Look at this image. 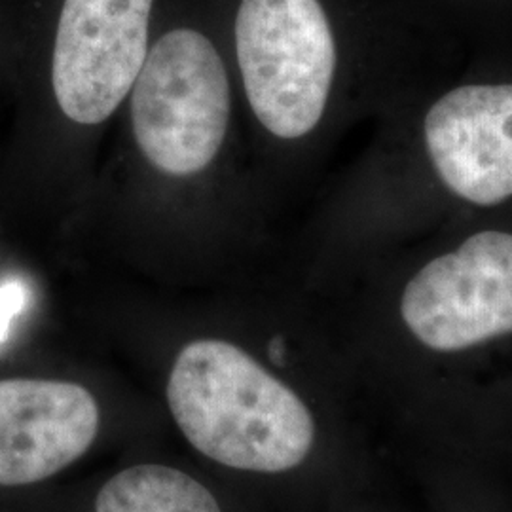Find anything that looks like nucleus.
<instances>
[{"instance_id": "8", "label": "nucleus", "mask_w": 512, "mask_h": 512, "mask_svg": "<svg viewBox=\"0 0 512 512\" xmlns=\"http://www.w3.org/2000/svg\"><path fill=\"white\" fill-rule=\"evenodd\" d=\"M95 512H222L202 482L165 465H135L112 476Z\"/></svg>"}, {"instance_id": "9", "label": "nucleus", "mask_w": 512, "mask_h": 512, "mask_svg": "<svg viewBox=\"0 0 512 512\" xmlns=\"http://www.w3.org/2000/svg\"><path fill=\"white\" fill-rule=\"evenodd\" d=\"M27 302V289L19 281L0 285V342L8 336L10 323Z\"/></svg>"}, {"instance_id": "1", "label": "nucleus", "mask_w": 512, "mask_h": 512, "mask_svg": "<svg viewBox=\"0 0 512 512\" xmlns=\"http://www.w3.org/2000/svg\"><path fill=\"white\" fill-rule=\"evenodd\" d=\"M167 403L188 442L232 469L285 473L313 448L315 421L306 403L224 340H198L179 353Z\"/></svg>"}, {"instance_id": "6", "label": "nucleus", "mask_w": 512, "mask_h": 512, "mask_svg": "<svg viewBox=\"0 0 512 512\" xmlns=\"http://www.w3.org/2000/svg\"><path fill=\"white\" fill-rule=\"evenodd\" d=\"M440 181L461 200L512 196V84H471L442 95L423 122Z\"/></svg>"}, {"instance_id": "5", "label": "nucleus", "mask_w": 512, "mask_h": 512, "mask_svg": "<svg viewBox=\"0 0 512 512\" xmlns=\"http://www.w3.org/2000/svg\"><path fill=\"white\" fill-rule=\"evenodd\" d=\"M152 2H63L52 55V88L69 120L97 126L126 99L147 59Z\"/></svg>"}, {"instance_id": "3", "label": "nucleus", "mask_w": 512, "mask_h": 512, "mask_svg": "<svg viewBox=\"0 0 512 512\" xmlns=\"http://www.w3.org/2000/svg\"><path fill=\"white\" fill-rule=\"evenodd\" d=\"M236 50L264 128L287 141L317 128L336 71V42L319 0H241Z\"/></svg>"}, {"instance_id": "2", "label": "nucleus", "mask_w": 512, "mask_h": 512, "mask_svg": "<svg viewBox=\"0 0 512 512\" xmlns=\"http://www.w3.org/2000/svg\"><path fill=\"white\" fill-rule=\"evenodd\" d=\"M230 110L228 74L209 38L175 29L152 46L133 84L131 124L156 169L173 177L203 171L224 143Z\"/></svg>"}, {"instance_id": "4", "label": "nucleus", "mask_w": 512, "mask_h": 512, "mask_svg": "<svg viewBox=\"0 0 512 512\" xmlns=\"http://www.w3.org/2000/svg\"><path fill=\"white\" fill-rule=\"evenodd\" d=\"M401 317L420 344L439 353L512 334V234L478 232L425 264L404 287Z\"/></svg>"}, {"instance_id": "7", "label": "nucleus", "mask_w": 512, "mask_h": 512, "mask_svg": "<svg viewBox=\"0 0 512 512\" xmlns=\"http://www.w3.org/2000/svg\"><path fill=\"white\" fill-rule=\"evenodd\" d=\"M99 429V408L82 385L0 380V486L46 480L82 458Z\"/></svg>"}]
</instances>
